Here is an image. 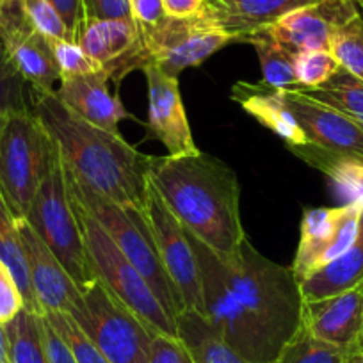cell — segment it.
I'll use <instances>...</instances> for the list:
<instances>
[{
    "label": "cell",
    "mask_w": 363,
    "mask_h": 363,
    "mask_svg": "<svg viewBox=\"0 0 363 363\" xmlns=\"http://www.w3.org/2000/svg\"><path fill=\"white\" fill-rule=\"evenodd\" d=\"M189 239L200 265L201 315L247 362H274L303 324L305 301L292 269L265 258L247 237L228 255Z\"/></svg>",
    "instance_id": "1"
},
{
    "label": "cell",
    "mask_w": 363,
    "mask_h": 363,
    "mask_svg": "<svg viewBox=\"0 0 363 363\" xmlns=\"http://www.w3.org/2000/svg\"><path fill=\"white\" fill-rule=\"evenodd\" d=\"M30 111L54 143L66 173L86 189L125 208L145 211L152 157L128 145L120 132L73 113L55 89L29 87Z\"/></svg>",
    "instance_id": "2"
},
{
    "label": "cell",
    "mask_w": 363,
    "mask_h": 363,
    "mask_svg": "<svg viewBox=\"0 0 363 363\" xmlns=\"http://www.w3.org/2000/svg\"><path fill=\"white\" fill-rule=\"evenodd\" d=\"M148 180L186 232L219 255L246 239L235 171L208 153L152 157Z\"/></svg>",
    "instance_id": "3"
},
{
    "label": "cell",
    "mask_w": 363,
    "mask_h": 363,
    "mask_svg": "<svg viewBox=\"0 0 363 363\" xmlns=\"http://www.w3.org/2000/svg\"><path fill=\"white\" fill-rule=\"evenodd\" d=\"M66 180H68L69 194L73 200L79 201L102 225L114 244L120 247L121 253L145 277L164 308L177 319L184 312V306L160 260L155 240L146 223L145 211L121 207L77 184L68 173H66Z\"/></svg>",
    "instance_id": "4"
},
{
    "label": "cell",
    "mask_w": 363,
    "mask_h": 363,
    "mask_svg": "<svg viewBox=\"0 0 363 363\" xmlns=\"http://www.w3.org/2000/svg\"><path fill=\"white\" fill-rule=\"evenodd\" d=\"M55 146L33 111L0 113V196L16 221L29 214Z\"/></svg>",
    "instance_id": "5"
},
{
    "label": "cell",
    "mask_w": 363,
    "mask_h": 363,
    "mask_svg": "<svg viewBox=\"0 0 363 363\" xmlns=\"http://www.w3.org/2000/svg\"><path fill=\"white\" fill-rule=\"evenodd\" d=\"M26 221L57 257L79 289L87 287L96 280L57 150L38 187Z\"/></svg>",
    "instance_id": "6"
},
{
    "label": "cell",
    "mask_w": 363,
    "mask_h": 363,
    "mask_svg": "<svg viewBox=\"0 0 363 363\" xmlns=\"http://www.w3.org/2000/svg\"><path fill=\"white\" fill-rule=\"evenodd\" d=\"M69 315L99 345L109 363H148L155 331L96 278L80 289Z\"/></svg>",
    "instance_id": "7"
},
{
    "label": "cell",
    "mask_w": 363,
    "mask_h": 363,
    "mask_svg": "<svg viewBox=\"0 0 363 363\" xmlns=\"http://www.w3.org/2000/svg\"><path fill=\"white\" fill-rule=\"evenodd\" d=\"M72 201L96 278L102 280L125 305L130 306L155 333L178 337L177 319L157 299L145 277L121 253L102 225L79 201L73 198Z\"/></svg>",
    "instance_id": "8"
},
{
    "label": "cell",
    "mask_w": 363,
    "mask_h": 363,
    "mask_svg": "<svg viewBox=\"0 0 363 363\" xmlns=\"http://www.w3.org/2000/svg\"><path fill=\"white\" fill-rule=\"evenodd\" d=\"M141 33L150 65H155L173 77H178L184 69L201 65L212 54L235 41L212 22L205 9L194 18L166 16L155 27L141 29Z\"/></svg>",
    "instance_id": "9"
},
{
    "label": "cell",
    "mask_w": 363,
    "mask_h": 363,
    "mask_svg": "<svg viewBox=\"0 0 363 363\" xmlns=\"http://www.w3.org/2000/svg\"><path fill=\"white\" fill-rule=\"evenodd\" d=\"M145 218L155 240L164 269L180 296L184 312L191 310V312L201 313V308H203L201 274L193 242L189 239V233L171 214L152 184L148 187Z\"/></svg>",
    "instance_id": "10"
},
{
    "label": "cell",
    "mask_w": 363,
    "mask_h": 363,
    "mask_svg": "<svg viewBox=\"0 0 363 363\" xmlns=\"http://www.w3.org/2000/svg\"><path fill=\"white\" fill-rule=\"evenodd\" d=\"M363 211L356 205L305 208L301 235L291 269L301 284L354 244Z\"/></svg>",
    "instance_id": "11"
},
{
    "label": "cell",
    "mask_w": 363,
    "mask_h": 363,
    "mask_svg": "<svg viewBox=\"0 0 363 363\" xmlns=\"http://www.w3.org/2000/svg\"><path fill=\"white\" fill-rule=\"evenodd\" d=\"M75 41L116 84L134 69L143 72L150 65L143 33L132 18H84L77 29Z\"/></svg>",
    "instance_id": "12"
},
{
    "label": "cell",
    "mask_w": 363,
    "mask_h": 363,
    "mask_svg": "<svg viewBox=\"0 0 363 363\" xmlns=\"http://www.w3.org/2000/svg\"><path fill=\"white\" fill-rule=\"evenodd\" d=\"M0 40L29 87L54 89L61 72L52 43L30 26L22 0H0Z\"/></svg>",
    "instance_id": "13"
},
{
    "label": "cell",
    "mask_w": 363,
    "mask_h": 363,
    "mask_svg": "<svg viewBox=\"0 0 363 363\" xmlns=\"http://www.w3.org/2000/svg\"><path fill=\"white\" fill-rule=\"evenodd\" d=\"M148 84V121L146 128L164 145L167 155L182 157L200 153L191 132L186 106L180 95L178 77L167 75L155 65L143 68Z\"/></svg>",
    "instance_id": "14"
},
{
    "label": "cell",
    "mask_w": 363,
    "mask_h": 363,
    "mask_svg": "<svg viewBox=\"0 0 363 363\" xmlns=\"http://www.w3.org/2000/svg\"><path fill=\"white\" fill-rule=\"evenodd\" d=\"M358 11V6L349 0H319L281 16L262 30L296 52L331 50L335 33Z\"/></svg>",
    "instance_id": "15"
},
{
    "label": "cell",
    "mask_w": 363,
    "mask_h": 363,
    "mask_svg": "<svg viewBox=\"0 0 363 363\" xmlns=\"http://www.w3.org/2000/svg\"><path fill=\"white\" fill-rule=\"evenodd\" d=\"M284 95L289 111L303 128L310 145L363 159L362 125L333 107L317 102L301 89H284Z\"/></svg>",
    "instance_id": "16"
},
{
    "label": "cell",
    "mask_w": 363,
    "mask_h": 363,
    "mask_svg": "<svg viewBox=\"0 0 363 363\" xmlns=\"http://www.w3.org/2000/svg\"><path fill=\"white\" fill-rule=\"evenodd\" d=\"M18 230L29 262L30 285L41 315L48 312H69L80 298L79 285L26 219L18 221Z\"/></svg>",
    "instance_id": "17"
},
{
    "label": "cell",
    "mask_w": 363,
    "mask_h": 363,
    "mask_svg": "<svg viewBox=\"0 0 363 363\" xmlns=\"http://www.w3.org/2000/svg\"><path fill=\"white\" fill-rule=\"evenodd\" d=\"M303 330L319 340L352 351L363 333L362 287L303 305Z\"/></svg>",
    "instance_id": "18"
},
{
    "label": "cell",
    "mask_w": 363,
    "mask_h": 363,
    "mask_svg": "<svg viewBox=\"0 0 363 363\" xmlns=\"http://www.w3.org/2000/svg\"><path fill=\"white\" fill-rule=\"evenodd\" d=\"M109 75L106 72L87 73V75L61 77L55 95L89 123L111 132H120L121 120L132 118L125 109L118 95L111 93Z\"/></svg>",
    "instance_id": "19"
},
{
    "label": "cell",
    "mask_w": 363,
    "mask_h": 363,
    "mask_svg": "<svg viewBox=\"0 0 363 363\" xmlns=\"http://www.w3.org/2000/svg\"><path fill=\"white\" fill-rule=\"evenodd\" d=\"M319 0H208L205 13L235 41L272 26L281 16Z\"/></svg>",
    "instance_id": "20"
},
{
    "label": "cell",
    "mask_w": 363,
    "mask_h": 363,
    "mask_svg": "<svg viewBox=\"0 0 363 363\" xmlns=\"http://www.w3.org/2000/svg\"><path fill=\"white\" fill-rule=\"evenodd\" d=\"M232 100L239 104L258 123L284 139L287 148L308 143L303 128L289 111L284 89H274L262 80L257 84L239 80L232 87Z\"/></svg>",
    "instance_id": "21"
},
{
    "label": "cell",
    "mask_w": 363,
    "mask_h": 363,
    "mask_svg": "<svg viewBox=\"0 0 363 363\" xmlns=\"http://www.w3.org/2000/svg\"><path fill=\"white\" fill-rule=\"evenodd\" d=\"M363 285V214L354 244L299 284L303 301H319Z\"/></svg>",
    "instance_id": "22"
},
{
    "label": "cell",
    "mask_w": 363,
    "mask_h": 363,
    "mask_svg": "<svg viewBox=\"0 0 363 363\" xmlns=\"http://www.w3.org/2000/svg\"><path fill=\"white\" fill-rule=\"evenodd\" d=\"M292 153L319 169L331 182L342 205H356L363 211V159L331 152L315 145L291 146Z\"/></svg>",
    "instance_id": "23"
},
{
    "label": "cell",
    "mask_w": 363,
    "mask_h": 363,
    "mask_svg": "<svg viewBox=\"0 0 363 363\" xmlns=\"http://www.w3.org/2000/svg\"><path fill=\"white\" fill-rule=\"evenodd\" d=\"M177 330L194 363H251L233 351L201 313L182 312L177 317Z\"/></svg>",
    "instance_id": "24"
},
{
    "label": "cell",
    "mask_w": 363,
    "mask_h": 363,
    "mask_svg": "<svg viewBox=\"0 0 363 363\" xmlns=\"http://www.w3.org/2000/svg\"><path fill=\"white\" fill-rule=\"evenodd\" d=\"M0 260L4 262L9 271L13 272V277H15L20 292L23 296L27 312L41 315L40 306H38L36 298H34L33 285H30L29 262H27L26 247H23L22 235H20L18 221L9 212L2 196H0Z\"/></svg>",
    "instance_id": "25"
},
{
    "label": "cell",
    "mask_w": 363,
    "mask_h": 363,
    "mask_svg": "<svg viewBox=\"0 0 363 363\" xmlns=\"http://www.w3.org/2000/svg\"><path fill=\"white\" fill-rule=\"evenodd\" d=\"M255 48L260 61L262 82L274 89H296L294 59L298 52L285 47L280 41L269 36L265 30L250 34L244 40Z\"/></svg>",
    "instance_id": "26"
},
{
    "label": "cell",
    "mask_w": 363,
    "mask_h": 363,
    "mask_svg": "<svg viewBox=\"0 0 363 363\" xmlns=\"http://www.w3.org/2000/svg\"><path fill=\"white\" fill-rule=\"evenodd\" d=\"M303 93L324 106L333 107L363 127V80L344 68L338 69L324 86Z\"/></svg>",
    "instance_id": "27"
},
{
    "label": "cell",
    "mask_w": 363,
    "mask_h": 363,
    "mask_svg": "<svg viewBox=\"0 0 363 363\" xmlns=\"http://www.w3.org/2000/svg\"><path fill=\"white\" fill-rule=\"evenodd\" d=\"M8 337L9 362L11 363H48L41 333V315L22 310L8 324H4Z\"/></svg>",
    "instance_id": "28"
},
{
    "label": "cell",
    "mask_w": 363,
    "mask_h": 363,
    "mask_svg": "<svg viewBox=\"0 0 363 363\" xmlns=\"http://www.w3.org/2000/svg\"><path fill=\"white\" fill-rule=\"evenodd\" d=\"M351 351L328 344L299 330L272 363H349Z\"/></svg>",
    "instance_id": "29"
},
{
    "label": "cell",
    "mask_w": 363,
    "mask_h": 363,
    "mask_svg": "<svg viewBox=\"0 0 363 363\" xmlns=\"http://www.w3.org/2000/svg\"><path fill=\"white\" fill-rule=\"evenodd\" d=\"M43 317L54 328L55 333L61 337L77 363H109L99 345L91 340L89 335L79 326V323L68 312H48L43 313Z\"/></svg>",
    "instance_id": "30"
},
{
    "label": "cell",
    "mask_w": 363,
    "mask_h": 363,
    "mask_svg": "<svg viewBox=\"0 0 363 363\" xmlns=\"http://www.w3.org/2000/svg\"><path fill=\"white\" fill-rule=\"evenodd\" d=\"M331 54L338 59L342 68L363 80V9L335 33Z\"/></svg>",
    "instance_id": "31"
},
{
    "label": "cell",
    "mask_w": 363,
    "mask_h": 363,
    "mask_svg": "<svg viewBox=\"0 0 363 363\" xmlns=\"http://www.w3.org/2000/svg\"><path fill=\"white\" fill-rule=\"evenodd\" d=\"M340 68V62L331 50H299L294 59L296 89H317Z\"/></svg>",
    "instance_id": "32"
},
{
    "label": "cell",
    "mask_w": 363,
    "mask_h": 363,
    "mask_svg": "<svg viewBox=\"0 0 363 363\" xmlns=\"http://www.w3.org/2000/svg\"><path fill=\"white\" fill-rule=\"evenodd\" d=\"M30 93L0 40V113H29Z\"/></svg>",
    "instance_id": "33"
},
{
    "label": "cell",
    "mask_w": 363,
    "mask_h": 363,
    "mask_svg": "<svg viewBox=\"0 0 363 363\" xmlns=\"http://www.w3.org/2000/svg\"><path fill=\"white\" fill-rule=\"evenodd\" d=\"M30 26L47 40H72L65 20L48 0H22ZM73 41V40H72Z\"/></svg>",
    "instance_id": "34"
},
{
    "label": "cell",
    "mask_w": 363,
    "mask_h": 363,
    "mask_svg": "<svg viewBox=\"0 0 363 363\" xmlns=\"http://www.w3.org/2000/svg\"><path fill=\"white\" fill-rule=\"evenodd\" d=\"M50 43L55 55V61H57L59 72H61V77L87 75V73L104 72L102 66L96 61H93L77 41L54 40Z\"/></svg>",
    "instance_id": "35"
},
{
    "label": "cell",
    "mask_w": 363,
    "mask_h": 363,
    "mask_svg": "<svg viewBox=\"0 0 363 363\" xmlns=\"http://www.w3.org/2000/svg\"><path fill=\"white\" fill-rule=\"evenodd\" d=\"M22 310H26V303L18 284L8 265L0 260V324H8Z\"/></svg>",
    "instance_id": "36"
},
{
    "label": "cell",
    "mask_w": 363,
    "mask_h": 363,
    "mask_svg": "<svg viewBox=\"0 0 363 363\" xmlns=\"http://www.w3.org/2000/svg\"><path fill=\"white\" fill-rule=\"evenodd\" d=\"M148 363H194L180 337L155 333L148 352Z\"/></svg>",
    "instance_id": "37"
},
{
    "label": "cell",
    "mask_w": 363,
    "mask_h": 363,
    "mask_svg": "<svg viewBox=\"0 0 363 363\" xmlns=\"http://www.w3.org/2000/svg\"><path fill=\"white\" fill-rule=\"evenodd\" d=\"M82 20H114L132 18L128 0H80Z\"/></svg>",
    "instance_id": "38"
},
{
    "label": "cell",
    "mask_w": 363,
    "mask_h": 363,
    "mask_svg": "<svg viewBox=\"0 0 363 363\" xmlns=\"http://www.w3.org/2000/svg\"><path fill=\"white\" fill-rule=\"evenodd\" d=\"M132 20L141 29H150L166 18L162 0H128Z\"/></svg>",
    "instance_id": "39"
},
{
    "label": "cell",
    "mask_w": 363,
    "mask_h": 363,
    "mask_svg": "<svg viewBox=\"0 0 363 363\" xmlns=\"http://www.w3.org/2000/svg\"><path fill=\"white\" fill-rule=\"evenodd\" d=\"M41 333H43V344L48 363H77L65 342L61 340V337L55 333L54 328L47 323L43 315H41Z\"/></svg>",
    "instance_id": "40"
},
{
    "label": "cell",
    "mask_w": 363,
    "mask_h": 363,
    "mask_svg": "<svg viewBox=\"0 0 363 363\" xmlns=\"http://www.w3.org/2000/svg\"><path fill=\"white\" fill-rule=\"evenodd\" d=\"M208 0H162L164 13L169 18H194L205 9Z\"/></svg>",
    "instance_id": "41"
},
{
    "label": "cell",
    "mask_w": 363,
    "mask_h": 363,
    "mask_svg": "<svg viewBox=\"0 0 363 363\" xmlns=\"http://www.w3.org/2000/svg\"><path fill=\"white\" fill-rule=\"evenodd\" d=\"M57 13L61 15V18L65 20L66 27L69 30V36L75 41L77 29H79L80 22H82V6H80V0H48Z\"/></svg>",
    "instance_id": "42"
},
{
    "label": "cell",
    "mask_w": 363,
    "mask_h": 363,
    "mask_svg": "<svg viewBox=\"0 0 363 363\" xmlns=\"http://www.w3.org/2000/svg\"><path fill=\"white\" fill-rule=\"evenodd\" d=\"M0 363H11L9 362L8 337H6V330L2 324H0Z\"/></svg>",
    "instance_id": "43"
},
{
    "label": "cell",
    "mask_w": 363,
    "mask_h": 363,
    "mask_svg": "<svg viewBox=\"0 0 363 363\" xmlns=\"http://www.w3.org/2000/svg\"><path fill=\"white\" fill-rule=\"evenodd\" d=\"M349 363H363V333L362 337H359L356 347L351 351V359H349Z\"/></svg>",
    "instance_id": "44"
},
{
    "label": "cell",
    "mask_w": 363,
    "mask_h": 363,
    "mask_svg": "<svg viewBox=\"0 0 363 363\" xmlns=\"http://www.w3.org/2000/svg\"><path fill=\"white\" fill-rule=\"evenodd\" d=\"M349 2H352V4H356L358 8L363 9V0H349Z\"/></svg>",
    "instance_id": "45"
},
{
    "label": "cell",
    "mask_w": 363,
    "mask_h": 363,
    "mask_svg": "<svg viewBox=\"0 0 363 363\" xmlns=\"http://www.w3.org/2000/svg\"><path fill=\"white\" fill-rule=\"evenodd\" d=\"M362 292H363V285H362Z\"/></svg>",
    "instance_id": "46"
}]
</instances>
